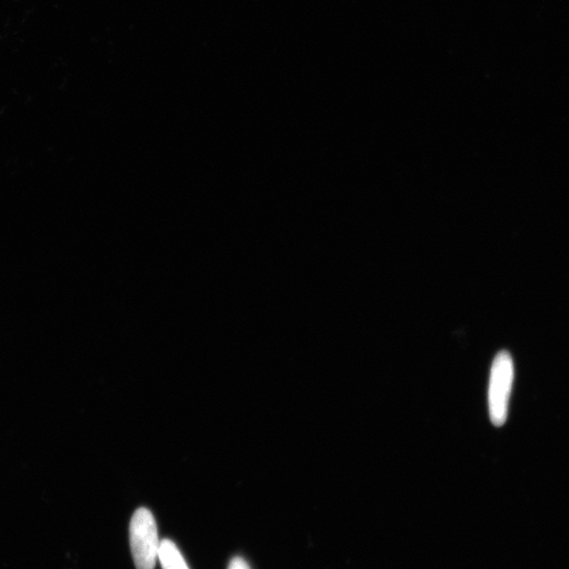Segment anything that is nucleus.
Masks as SVG:
<instances>
[{
  "instance_id": "f257e3e1",
  "label": "nucleus",
  "mask_w": 569,
  "mask_h": 569,
  "mask_svg": "<svg viewBox=\"0 0 569 569\" xmlns=\"http://www.w3.org/2000/svg\"><path fill=\"white\" fill-rule=\"evenodd\" d=\"M514 378L513 358L508 351L502 350L494 359L488 385L489 417L496 427L503 426L507 421Z\"/></svg>"
},
{
  "instance_id": "20e7f679",
  "label": "nucleus",
  "mask_w": 569,
  "mask_h": 569,
  "mask_svg": "<svg viewBox=\"0 0 569 569\" xmlns=\"http://www.w3.org/2000/svg\"><path fill=\"white\" fill-rule=\"evenodd\" d=\"M228 569H251V568L243 558L235 557L231 560Z\"/></svg>"
},
{
  "instance_id": "f03ea898",
  "label": "nucleus",
  "mask_w": 569,
  "mask_h": 569,
  "mask_svg": "<svg viewBox=\"0 0 569 569\" xmlns=\"http://www.w3.org/2000/svg\"><path fill=\"white\" fill-rule=\"evenodd\" d=\"M161 542L151 512L144 507L137 509L130 522V546L136 569L155 568Z\"/></svg>"
},
{
  "instance_id": "7ed1b4c3",
  "label": "nucleus",
  "mask_w": 569,
  "mask_h": 569,
  "mask_svg": "<svg viewBox=\"0 0 569 569\" xmlns=\"http://www.w3.org/2000/svg\"><path fill=\"white\" fill-rule=\"evenodd\" d=\"M159 561L163 569H189L178 546L168 539L161 542Z\"/></svg>"
}]
</instances>
